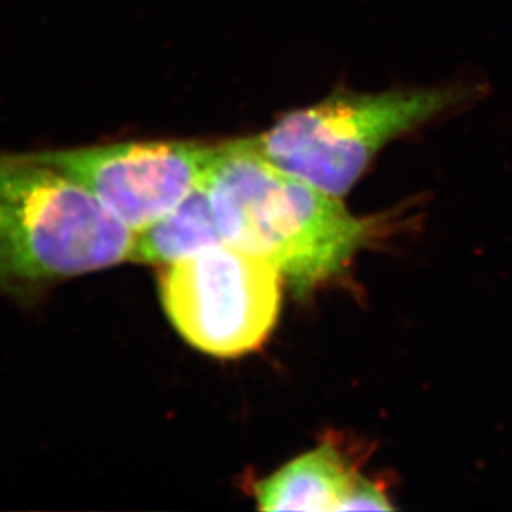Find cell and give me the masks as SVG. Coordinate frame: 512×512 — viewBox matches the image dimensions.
<instances>
[{
  "label": "cell",
  "instance_id": "cell-5",
  "mask_svg": "<svg viewBox=\"0 0 512 512\" xmlns=\"http://www.w3.org/2000/svg\"><path fill=\"white\" fill-rule=\"evenodd\" d=\"M34 156L82 184L103 209L136 234L203 186L216 145L130 141Z\"/></svg>",
  "mask_w": 512,
  "mask_h": 512
},
{
  "label": "cell",
  "instance_id": "cell-6",
  "mask_svg": "<svg viewBox=\"0 0 512 512\" xmlns=\"http://www.w3.org/2000/svg\"><path fill=\"white\" fill-rule=\"evenodd\" d=\"M360 476L329 441L254 484V498L262 511H342Z\"/></svg>",
  "mask_w": 512,
  "mask_h": 512
},
{
  "label": "cell",
  "instance_id": "cell-8",
  "mask_svg": "<svg viewBox=\"0 0 512 512\" xmlns=\"http://www.w3.org/2000/svg\"><path fill=\"white\" fill-rule=\"evenodd\" d=\"M395 506L390 503L387 493L382 486L373 483L370 479L358 478L352 493L343 503L342 511H393Z\"/></svg>",
  "mask_w": 512,
  "mask_h": 512
},
{
  "label": "cell",
  "instance_id": "cell-2",
  "mask_svg": "<svg viewBox=\"0 0 512 512\" xmlns=\"http://www.w3.org/2000/svg\"><path fill=\"white\" fill-rule=\"evenodd\" d=\"M135 232L34 155L0 153V294L27 297L130 261Z\"/></svg>",
  "mask_w": 512,
  "mask_h": 512
},
{
  "label": "cell",
  "instance_id": "cell-4",
  "mask_svg": "<svg viewBox=\"0 0 512 512\" xmlns=\"http://www.w3.org/2000/svg\"><path fill=\"white\" fill-rule=\"evenodd\" d=\"M282 282L271 262L221 244L163 267L161 304L194 348L236 358L261 347L276 327Z\"/></svg>",
  "mask_w": 512,
  "mask_h": 512
},
{
  "label": "cell",
  "instance_id": "cell-7",
  "mask_svg": "<svg viewBox=\"0 0 512 512\" xmlns=\"http://www.w3.org/2000/svg\"><path fill=\"white\" fill-rule=\"evenodd\" d=\"M226 244L219 231L206 188L194 189L170 213L136 232L130 261L171 266L211 247Z\"/></svg>",
  "mask_w": 512,
  "mask_h": 512
},
{
  "label": "cell",
  "instance_id": "cell-3",
  "mask_svg": "<svg viewBox=\"0 0 512 512\" xmlns=\"http://www.w3.org/2000/svg\"><path fill=\"white\" fill-rule=\"evenodd\" d=\"M476 92L463 83L380 93L339 88L246 141L279 170L342 199L388 143L473 102Z\"/></svg>",
  "mask_w": 512,
  "mask_h": 512
},
{
  "label": "cell",
  "instance_id": "cell-1",
  "mask_svg": "<svg viewBox=\"0 0 512 512\" xmlns=\"http://www.w3.org/2000/svg\"><path fill=\"white\" fill-rule=\"evenodd\" d=\"M226 244L276 267L295 294L342 277L383 234V218H358L342 199L279 170L244 140L216 145L204 181Z\"/></svg>",
  "mask_w": 512,
  "mask_h": 512
}]
</instances>
